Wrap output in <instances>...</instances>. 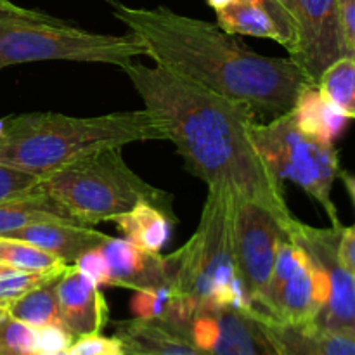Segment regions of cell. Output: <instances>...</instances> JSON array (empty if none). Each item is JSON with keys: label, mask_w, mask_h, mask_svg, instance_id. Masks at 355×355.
I'll return each instance as SVG.
<instances>
[{"label": "cell", "mask_w": 355, "mask_h": 355, "mask_svg": "<svg viewBox=\"0 0 355 355\" xmlns=\"http://www.w3.org/2000/svg\"><path fill=\"white\" fill-rule=\"evenodd\" d=\"M3 130H6V120H2V118H0V137L3 135Z\"/></svg>", "instance_id": "obj_38"}, {"label": "cell", "mask_w": 355, "mask_h": 355, "mask_svg": "<svg viewBox=\"0 0 355 355\" xmlns=\"http://www.w3.org/2000/svg\"><path fill=\"white\" fill-rule=\"evenodd\" d=\"M146 47L135 35H104L9 2L0 6V69L40 61L125 66Z\"/></svg>", "instance_id": "obj_5"}, {"label": "cell", "mask_w": 355, "mask_h": 355, "mask_svg": "<svg viewBox=\"0 0 355 355\" xmlns=\"http://www.w3.org/2000/svg\"><path fill=\"white\" fill-rule=\"evenodd\" d=\"M31 224H76L42 187L28 196L0 201V238ZM78 225V224H76Z\"/></svg>", "instance_id": "obj_18"}, {"label": "cell", "mask_w": 355, "mask_h": 355, "mask_svg": "<svg viewBox=\"0 0 355 355\" xmlns=\"http://www.w3.org/2000/svg\"><path fill=\"white\" fill-rule=\"evenodd\" d=\"M315 85L347 120H355V58L336 59L322 71Z\"/></svg>", "instance_id": "obj_23"}, {"label": "cell", "mask_w": 355, "mask_h": 355, "mask_svg": "<svg viewBox=\"0 0 355 355\" xmlns=\"http://www.w3.org/2000/svg\"><path fill=\"white\" fill-rule=\"evenodd\" d=\"M73 266H75L83 276L89 277L94 284H97V286L107 284V263L103 252H101V248L83 253L82 257H78V259L75 260Z\"/></svg>", "instance_id": "obj_32"}, {"label": "cell", "mask_w": 355, "mask_h": 355, "mask_svg": "<svg viewBox=\"0 0 355 355\" xmlns=\"http://www.w3.org/2000/svg\"><path fill=\"white\" fill-rule=\"evenodd\" d=\"M61 276L52 277L47 283L40 284L7 305V314L35 329L45 326H62L58 302V281Z\"/></svg>", "instance_id": "obj_21"}, {"label": "cell", "mask_w": 355, "mask_h": 355, "mask_svg": "<svg viewBox=\"0 0 355 355\" xmlns=\"http://www.w3.org/2000/svg\"><path fill=\"white\" fill-rule=\"evenodd\" d=\"M255 312L276 355H355V336L314 324H286Z\"/></svg>", "instance_id": "obj_15"}, {"label": "cell", "mask_w": 355, "mask_h": 355, "mask_svg": "<svg viewBox=\"0 0 355 355\" xmlns=\"http://www.w3.org/2000/svg\"><path fill=\"white\" fill-rule=\"evenodd\" d=\"M172 326L186 333L203 355H276L253 307H201Z\"/></svg>", "instance_id": "obj_11"}, {"label": "cell", "mask_w": 355, "mask_h": 355, "mask_svg": "<svg viewBox=\"0 0 355 355\" xmlns=\"http://www.w3.org/2000/svg\"><path fill=\"white\" fill-rule=\"evenodd\" d=\"M207 2H208V6H210L211 9H214L215 12H217V10L224 9V7H227L229 3H232V2H234V0H207Z\"/></svg>", "instance_id": "obj_36"}, {"label": "cell", "mask_w": 355, "mask_h": 355, "mask_svg": "<svg viewBox=\"0 0 355 355\" xmlns=\"http://www.w3.org/2000/svg\"><path fill=\"white\" fill-rule=\"evenodd\" d=\"M318 274L307 253L286 234L266 291L253 309L286 324H312L321 311Z\"/></svg>", "instance_id": "obj_10"}, {"label": "cell", "mask_w": 355, "mask_h": 355, "mask_svg": "<svg viewBox=\"0 0 355 355\" xmlns=\"http://www.w3.org/2000/svg\"><path fill=\"white\" fill-rule=\"evenodd\" d=\"M73 335L64 326H45L37 329L38 355H66L73 343Z\"/></svg>", "instance_id": "obj_31"}, {"label": "cell", "mask_w": 355, "mask_h": 355, "mask_svg": "<svg viewBox=\"0 0 355 355\" xmlns=\"http://www.w3.org/2000/svg\"><path fill=\"white\" fill-rule=\"evenodd\" d=\"M111 222L123 232L125 239L139 248L155 253L162 252L163 246L168 243L172 225L175 224L172 217L148 201L135 205L132 210L118 215Z\"/></svg>", "instance_id": "obj_19"}, {"label": "cell", "mask_w": 355, "mask_h": 355, "mask_svg": "<svg viewBox=\"0 0 355 355\" xmlns=\"http://www.w3.org/2000/svg\"><path fill=\"white\" fill-rule=\"evenodd\" d=\"M255 6L262 7L272 21L276 23L277 30L281 35V45L291 52L297 45V26H295L293 14H291L290 7L283 2V0H246Z\"/></svg>", "instance_id": "obj_29"}, {"label": "cell", "mask_w": 355, "mask_h": 355, "mask_svg": "<svg viewBox=\"0 0 355 355\" xmlns=\"http://www.w3.org/2000/svg\"><path fill=\"white\" fill-rule=\"evenodd\" d=\"M66 355H125V350L116 336L107 338L101 333H92L73 340Z\"/></svg>", "instance_id": "obj_30"}, {"label": "cell", "mask_w": 355, "mask_h": 355, "mask_svg": "<svg viewBox=\"0 0 355 355\" xmlns=\"http://www.w3.org/2000/svg\"><path fill=\"white\" fill-rule=\"evenodd\" d=\"M107 263V286L134 291H153L172 288L177 269L175 252L170 255L148 252L128 239L111 238L101 248Z\"/></svg>", "instance_id": "obj_13"}, {"label": "cell", "mask_w": 355, "mask_h": 355, "mask_svg": "<svg viewBox=\"0 0 355 355\" xmlns=\"http://www.w3.org/2000/svg\"><path fill=\"white\" fill-rule=\"evenodd\" d=\"M144 103L163 121L186 168L208 189L259 201L283 217L291 211L284 187L257 151L250 135L255 111L159 66L130 61L121 66Z\"/></svg>", "instance_id": "obj_1"}, {"label": "cell", "mask_w": 355, "mask_h": 355, "mask_svg": "<svg viewBox=\"0 0 355 355\" xmlns=\"http://www.w3.org/2000/svg\"><path fill=\"white\" fill-rule=\"evenodd\" d=\"M340 177H342L343 184H345L347 191H349V194L352 196V200L355 203V175H350V173H347V172H340Z\"/></svg>", "instance_id": "obj_35"}, {"label": "cell", "mask_w": 355, "mask_h": 355, "mask_svg": "<svg viewBox=\"0 0 355 355\" xmlns=\"http://www.w3.org/2000/svg\"><path fill=\"white\" fill-rule=\"evenodd\" d=\"M2 238L26 241L61 262L75 263L83 253L103 248L111 236L76 224H31Z\"/></svg>", "instance_id": "obj_16"}, {"label": "cell", "mask_w": 355, "mask_h": 355, "mask_svg": "<svg viewBox=\"0 0 355 355\" xmlns=\"http://www.w3.org/2000/svg\"><path fill=\"white\" fill-rule=\"evenodd\" d=\"M3 267H6V266H2V263H0V270H2V269H3Z\"/></svg>", "instance_id": "obj_41"}, {"label": "cell", "mask_w": 355, "mask_h": 355, "mask_svg": "<svg viewBox=\"0 0 355 355\" xmlns=\"http://www.w3.org/2000/svg\"><path fill=\"white\" fill-rule=\"evenodd\" d=\"M215 14H217V24L227 33L269 38L281 44L279 30L272 17L255 3L246 2V0H234Z\"/></svg>", "instance_id": "obj_22"}, {"label": "cell", "mask_w": 355, "mask_h": 355, "mask_svg": "<svg viewBox=\"0 0 355 355\" xmlns=\"http://www.w3.org/2000/svg\"><path fill=\"white\" fill-rule=\"evenodd\" d=\"M340 28L350 58H355V0H336Z\"/></svg>", "instance_id": "obj_33"}, {"label": "cell", "mask_w": 355, "mask_h": 355, "mask_svg": "<svg viewBox=\"0 0 355 355\" xmlns=\"http://www.w3.org/2000/svg\"><path fill=\"white\" fill-rule=\"evenodd\" d=\"M290 113L300 130L328 142L335 141L347 123V118L329 104L315 83H311L298 94Z\"/></svg>", "instance_id": "obj_20"}, {"label": "cell", "mask_w": 355, "mask_h": 355, "mask_svg": "<svg viewBox=\"0 0 355 355\" xmlns=\"http://www.w3.org/2000/svg\"><path fill=\"white\" fill-rule=\"evenodd\" d=\"M0 263L26 272H64L73 266L30 243L10 238H0Z\"/></svg>", "instance_id": "obj_24"}, {"label": "cell", "mask_w": 355, "mask_h": 355, "mask_svg": "<svg viewBox=\"0 0 355 355\" xmlns=\"http://www.w3.org/2000/svg\"><path fill=\"white\" fill-rule=\"evenodd\" d=\"M283 2H284V3H286V6H288V7H290V0H283ZM290 10H291V7H290Z\"/></svg>", "instance_id": "obj_40"}, {"label": "cell", "mask_w": 355, "mask_h": 355, "mask_svg": "<svg viewBox=\"0 0 355 355\" xmlns=\"http://www.w3.org/2000/svg\"><path fill=\"white\" fill-rule=\"evenodd\" d=\"M6 315H7V305L0 304V319L6 318Z\"/></svg>", "instance_id": "obj_37"}, {"label": "cell", "mask_w": 355, "mask_h": 355, "mask_svg": "<svg viewBox=\"0 0 355 355\" xmlns=\"http://www.w3.org/2000/svg\"><path fill=\"white\" fill-rule=\"evenodd\" d=\"M232 218L234 196L225 189H208L196 232L175 252L173 291L187 319L201 307H252L236 274Z\"/></svg>", "instance_id": "obj_6"}, {"label": "cell", "mask_w": 355, "mask_h": 355, "mask_svg": "<svg viewBox=\"0 0 355 355\" xmlns=\"http://www.w3.org/2000/svg\"><path fill=\"white\" fill-rule=\"evenodd\" d=\"M250 135L277 180H290L302 187L324 208L331 227H343L331 200L333 184L342 172L333 142L300 130L290 111L274 116L269 123L253 121Z\"/></svg>", "instance_id": "obj_7"}, {"label": "cell", "mask_w": 355, "mask_h": 355, "mask_svg": "<svg viewBox=\"0 0 355 355\" xmlns=\"http://www.w3.org/2000/svg\"><path fill=\"white\" fill-rule=\"evenodd\" d=\"M64 272H26V270L3 267L0 270V304H12L14 300L26 295L28 291L35 290L52 277L61 276Z\"/></svg>", "instance_id": "obj_27"}, {"label": "cell", "mask_w": 355, "mask_h": 355, "mask_svg": "<svg viewBox=\"0 0 355 355\" xmlns=\"http://www.w3.org/2000/svg\"><path fill=\"white\" fill-rule=\"evenodd\" d=\"M177 305H179V297L175 291L165 286L153 291H135L130 309L134 312V318L166 321L172 318Z\"/></svg>", "instance_id": "obj_25"}, {"label": "cell", "mask_w": 355, "mask_h": 355, "mask_svg": "<svg viewBox=\"0 0 355 355\" xmlns=\"http://www.w3.org/2000/svg\"><path fill=\"white\" fill-rule=\"evenodd\" d=\"M0 355H38L37 329L7 314L0 319Z\"/></svg>", "instance_id": "obj_26"}, {"label": "cell", "mask_w": 355, "mask_h": 355, "mask_svg": "<svg viewBox=\"0 0 355 355\" xmlns=\"http://www.w3.org/2000/svg\"><path fill=\"white\" fill-rule=\"evenodd\" d=\"M297 26V45L290 59L297 62L311 82L336 59L349 55L340 28L336 0H290Z\"/></svg>", "instance_id": "obj_12"}, {"label": "cell", "mask_w": 355, "mask_h": 355, "mask_svg": "<svg viewBox=\"0 0 355 355\" xmlns=\"http://www.w3.org/2000/svg\"><path fill=\"white\" fill-rule=\"evenodd\" d=\"M40 187L76 224L85 227L111 222L142 201L177 220L172 196L135 173L125 162L121 148L103 149L75 159L42 177Z\"/></svg>", "instance_id": "obj_4"}, {"label": "cell", "mask_w": 355, "mask_h": 355, "mask_svg": "<svg viewBox=\"0 0 355 355\" xmlns=\"http://www.w3.org/2000/svg\"><path fill=\"white\" fill-rule=\"evenodd\" d=\"M290 238L307 253L321 286L322 305L312 324L326 331L355 336V277L338 255L343 227L319 229L291 215L284 222Z\"/></svg>", "instance_id": "obj_8"}, {"label": "cell", "mask_w": 355, "mask_h": 355, "mask_svg": "<svg viewBox=\"0 0 355 355\" xmlns=\"http://www.w3.org/2000/svg\"><path fill=\"white\" fill-rule=\"evenodd\" d=\"M40 189V177L0 165V201L16 200Z\"/></svg>", "instance_id": "obj_28"}, {"label": "cell", "mask_w": 355, "mask_h": 355, "mask_svg": "<svg viewBox=\"0 0 355 355\" xmlns=\"http://www.w3.org/2000/svg\"><path fill=\"white\" fill-rule=\"evenodd\" d=\"M290 217H283L259 201L234 198L232 248L236 274L252 307L269 284L281 241L288 234L284 222Z\"/></svg>", "instance_id": "obj_9"}, {"label": "cell", "mask_w": 355, "mask_h": 355, "mask_svg": "<svg viewBox=\"0 0 355 355\" xmlns=\"http://www.w3.org/2000/svg\"><path fill=\"white\" fill-rule=\"evenodd\" d=\"M338 255L347 270L355 277V224L352 227H343L338 245Z\"/></svg>", "instance_id": "obj_34"}, {"label": "cell", "mask_w": 355, "mask_h": 355, "mask_svg": "<svg viewBox=\"0 0 355 355\" xmlns=\"http://www.w3.org/2000/svg\"><path fill=\"white\" fill-rule=\"evenodd\" d=\"M10 0H0V6H3V3H9Z\"/></svg>", "instance_id": "obj_39"}, {"label": "cell", "mask_w": 355, "mask_h": 355, "mask_svg": "<svg viewBox=\"0 0 355 355\" xmlns=\"http://www.w3.org/2000/svg\"><path fill=\"white\" fill-rule=\"evenodd\" d=\"M146 141H168L163 121L146 107L85 118L35 111L6 120L0 165L42 179L92 153Z\"/></svg>", "instance_id": "obj_3"}, {"label": "cell", "mask_w": 355, "mask_h": 355, "mask_svg": "<svg viewBox=\"0 0 355 355\" xmlns=\"http://www.w3.org/2000/svg\"><path fill=\"white\" fill-rule=\"evenodd\" d=\"M111 14L142 42L156 66L215 94L239 101L255 113L293 110L311 78L290 58H267L222 30L217 23L173 12L168 7H132L104 0Z\"/></svg>", "instance_id": "obj_2"}, {"label": "cell", "mask_w": 355, "mask_h": 355, "mask_svg": "<svg viewBox=\"0 0 355 355\" xmlns=\"http://www.w3.org/2000/svg\"><path fill=\"white\" fill-rule=\"evenodd\" d=\"M58 302L62 326L73 338L101 333L110 321V307L103 291L75 266L59 277Z\"/></svg>", "instance_id": "obj_14"}, {"label": "cell", "mask_w": 355, "mask_h": 355, "mask_svg": "<svg viewBox=\"0 0 355 355\" xmlns=\"http://www.w3.org/2000/svg\"><path fill=\"white\" fill-rule=\"evenodd\" d=\"M125 355H203L189 336L166 321L134 318L116 322Z\"/></svg>", "instance_id": "obj_17"}]
</instances>
